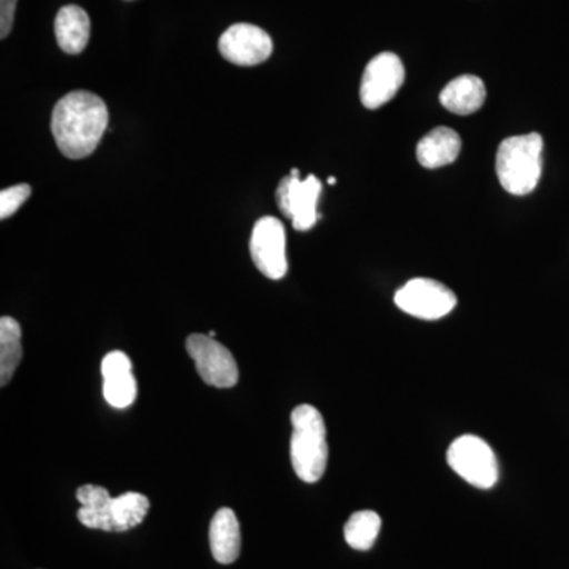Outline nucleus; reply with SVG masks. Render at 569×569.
I'll return each instance as SVG.
<instances>
[{"mask_svg":"<svg viewBox=\"0 0 569 569\" xmlns=\"http://www.w3.org/2000/svg\"><path fill=\"white\" fill-rule=\"evenodd\" d=\"M290 458L295 473L305 482H317L328 466L325 419L312 406L296 407L291 413Z\"/></svg>","mask_w":569,"mask_h":569,"instance_id":"20e7f679","label":"nucleus"},{"mask_svg":"<svg viewBox=\"0 0 569 569\" xmlns=\"http://www.w3.org/2000/svg\"><path fill=\"white\" fill-rule=\"evenodd\" d=\"M110 122L107 104L96 93L74 91L59 100L52 111L51 130L63 156L81 160L102 141Z\"/></svg>","mask_w":569,"mask_h":569,"instance_id":"f257e3e1","label":"nucleus"},{"mask_svg":"<svg viewBox=\"0 0 569 569\" xmlns=\"http://www.w3.org/2000/svg\"><path fill=\"white\" fill-rule=\"evenodd\" d=\"M21 326L14 318H0V385L7 387L22 359Z\"/></svg>","mask_w":569,"mask_h":569,"instance_id":"f3484780","label":"nucleus"},{"mask_svg":"<svg viewBox=\"0 0 569 569\" xmlns=\"http://www.w3.org/2000/svg\"><path fill=\"white\" fill-rule=\"evenodd\" d=\"M381 519L376 511H358L346 523V541L356 550H369L376 545Z\"/></svg>","mask_w":569,"mask_h":569,"instance_id":"a211bd4d","label":"nucleus"},{"mask_svg":"<svg viewBox=\"0 0 569 569\" xmlns=\"http://www.w3.org/2000/svg\"><path fill=\"white\" fill-rule=\"evenodd\" d=\"M209 542L213 559L222 565L234 563L241 553V527L233 509L222 508L212 518Z\"/></svg>","mask_w":569,"mask_h":569,"instance_id":"ddd939ff","label":"nucleus"},{"mask_svg":"<svg viewBox=\"0 0 569 569\" xmlns=\"http://www.w3.org/2000/svg\"><path fill=\"white\" fill-rule=\"evenodd\" d=\"M32 194L29 183H18L0 192V219L6 220L13 216Z\"/></svg>","mask_w":569,"mask_h":569,"instance_id":"6ab92c4d","label":"nucleus"},{"mask_svg":"<svg viewBox=\"0 0 569 569\" xmlns=\"http://www.w3.org/2000/svg\"><path fill=\"white\" fill-rule=\"evenodd\" d=\"M336 182H337L336 178H329L328 179V183H331V186H335Z\"/></svg>","mask_w":569,"mask_h":569,"instance_id":"412c9836","label":"nucleus"},{"mask_svg":"<svg viewBox=\"0 0 569 569\" xmlns=\"http://www.w3.org/2000/svg\"><path fill=\"white\" fill-rule=\"evenodd\" d=\"M298 168L284 176L277 187L276 200L280 211L293 222L295 230L309 231L316 227L320 213L317 211L318 198L321 194V182L317 176L299 178Z\"/></svg>","mask_w":569,"mask_h":569,"instance_id":"423d86ee","label":"nucleus"},{"mask_svg":"<svg viewBox=\"0 0 569 569\" xmlns=\"http://www.w3.org/2000/svg\"><path fill=\"white\" fill-rule=\"evenodd\" d=\"M250 257L261 274L280 280L287 276V231L276 217H261L250 236Z\"/></svg>","mask_w":569,"mask_h":569,"instance_id":"1a4fd4ad","label":"nucleus"},{"mask_svg":"<svg viewBox=\"0 0 569 569\" xmlns=\"http://www.w3.org/2000/svg\"><path fill=\"white\" fill-rule=\"evenodd\" d=\"M56 40L67 54H80L86 50L91 37V20L78 6H67L59 10L54 21Z\"/></svg>","mask_w":569,"mask_h":569,"instance_id":"2eb2a0df","label":"nucleus"},{"mask_svg":"<svg viewBox=\"0 0 569 569\" xmlns=\"http://www.w3.org/2000/svg\"><path fill=\"white\" fill-rule=\"evenodd\" d=\"M103 396L112 408H127L137 400L132 361L123 351H111L102 361Z\"/></svg>","mask_w":569,"mask_h":569,"instance_id":"f8f14e48","label":"nucleus"},{"mask_svg":"<svg viewBox=\"0 0 569 569\" xmlns=\"http://www.w3.org/2000/svg\"><path fill=\"white\" fill-rule=\"evenodd\" d=\"M81 508L78 520L92 530L119 531L132 530L148 516L149 498L140 492H127L112 498L102 486L86 485L77 490Z\"/></svg>","mask_w":569,"mask_h":569,"instance_id":"f03ea898","label":"nucleus"},{"mask_svg":"<svg viewBox=\"0 0 569 569\" xmlns=\"http://www.w3.org/2000/svg\"><path fill=\"white\" fill-rule=\"evenodd\" d=\"M462 141L452 129L437 127L427 133L417 148L418 162L429 170L447 167L458 160Z\"/></svg>","mask_w":569,"mask_h":569,"instance_id":"4468645a","label":"nucleus"},{"mask_svg":"<svg viewBox=\"0 0 569 569\" xmlns=\"http://www.w3.org/2000/svg\"><path fill=\"white\" fill-rule=\"evenodd\" d=\"M219 51L234 66L253 67L271 58L274 43L269 33L258 26L239 22L222 33Z\"/></svg>","mask_w":569,"mask_h":569,"instance_id":"9b49d317","label":"nucleus"},{"mask_svg":"<svg viewBox=\"0 0 569 569\" xmlns=\"http://www.w3.org/2000/svg\"><path fill=\"white\" fill-rule=\"evenodd\" d=\"M448 466L468 485L478 489H492L498 481L496 452L477 436H462L448 449Z\"/></svg>","mask_w":569,"mask_h":569,"instance_id":"39448f33","label":"nucleus"},{"mask_svg":"<svg viewBox=\"0 0 569 569\" xmlns=\"http://www.w3.org/2000/svg\"><path fill=\"white\" fill-rule=\"evenodd\" d=\"M440 102L455 114L468 116L477 112L486 102L485 82L475 74H462L441 91Z\"/></svg>","mask_w":569,"mask_h":569,"instance_id":"dca6fc26","label":"nucleus"},{"mask_svg":"<svg viewBox=\"0 0 569 569\" xmlns=\"http://www.w3.org/2000/svg\"><path fill=\"white\" fill-rule=\"evenodd\" d=\"M186 348L206 385L222 389L236 387L239 380L238 365L227 347L213 337L192 335L187 337Z\"/></svg>","mask_w":569,"mask_h":569,"instance_id":"0eeeda50","label":"nucleus"},{"mask_svg":"<svg viewBox=\"0 0 569 569\" xmlns=\"http://www.w3.org/2000/svg\"><path fill=\"white\" fill-rule=\"evenodd\" d=\"M395 301L408 316L429 321L447 317L458 305L456 295L432 279L410 280L397 291Z\"/></svg>","mask_w":569,"mask_h":569,"instance_id":"6e6552de","label":"nucleus"},{"mask_svg":"<svg viewBox=\"0 0 569 569\" xmlns=\"http://www.w3.org/2000/svg\"><path fill=\"white\" fill-rule=\"evenodd\" d=\"M542 137L539 133L509 137L498 146L497 176L508 193L523 197L537 189L542 173Z\"/></svg>","mask_w":569,"mask_h":569,"instance_id":"7ed1b4c3","label":"nucleus"},{"mask_svg":"<svg viewBox=\"0 0 569 569\" xmlns=\"http://www.w3.org/2000/svg\"><path fill=\"white\" fill-rule=\"evenodd\" d=\"M18 0H0V39H7L13 28Z\"/></svg>","mask_w":569,"mask_h":569,"instance_id":"aec40b11","label":"nucleus"},{"mask_svg":"<svg viewBox=\"0 0 569 569\" xmlns=\"http://www.w3.org/2000/svg\"><path fill=\"white\" fill-rule=\"evenodd\" d=\"M406 81V69L399 56L381 52L367 63L361 81V102L367 110H378L395 99Z\"/></svg>","mask_w":569,"mask_h":569,"instance_id":"9d476101","label":"nucleus"}]
</instances>
